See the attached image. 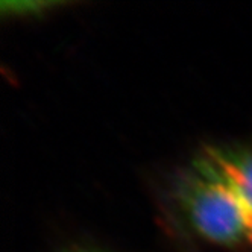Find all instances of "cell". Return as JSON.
I'll return each mask as SVG.
<instances>
[{"label":"cell","instance_id":"cell-1","mask_svg":"<svg viewBox=\"0 0 252 252\" xmlns=\"http://www.w3.org/2000/svg\"><path fill=\"white\" fill-rule=\"evenodd\" d=\"M178 196L194 231L211 243L232 246L252 234V208L222 179L191 164Z\"/></svg>","mask_w":252,"mask_h":252},{"label":"cell","instance_id":"cell-2","mask_svg":"<svg viewBox=\"0 0 252 252\" xmlns=\"http://www.w3.org/2000/svg\"><path fill=\"white\" fill-rule=\"evenodd\" d=\"M193 164L222 179L252 208V149L207 146Z\"/></svg>","mask_w":252,"mask_h":252},{"label":"cell","instance_id":"cell-3","mask_svg":"<svg viewBox=\"0 0 252 252\" xmlns=\"http://www.w3.org/2000/svg\"><path fill=\"white\" fill-rule=\"evenodd\" d=\"M73 252H99V251H92V249H79V251H73Z\"/></svg>","mask_w":252,"mask_h":252},{"label":"cell","instance_id":"cell-4","mask_svg":"<svg viewBox=\"0 0 252 252\" xmlns=\"http://www.w3.org/2000/svg\"><path fill=\"white\" fill-rule=\"evenodd\" d=\"M249 242H251V243H252V234H251V239H249Z\"/></svg>","mask_w":252,"mask_h":252}]
</instances>
